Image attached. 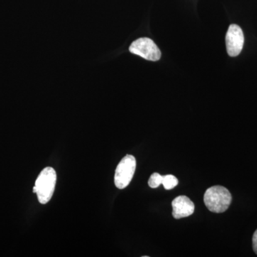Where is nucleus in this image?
Here are the masks:
<instances>
[{"label":"nucleus","mask_w":257,"mask_h":257,"mask_svg":"<svg viewBox=\"0 0 257 257\" xmlns=\"http://www.w3.org/2000/svg\"><path fill=\"white\" fill-rule=\"evenodd\" d=\"M231 193L222 186H214L207 189L204 196L206 207L211 212L223 213L231 204Z\"/></svg>","instance_id":"1"},{"label":"nucleus","mask_w":257,"mask_h":257,"mask_svg":"<svg viewBox=\"0 0 257 257\" xmlns=\"http://www.w3.org/2000/svg\"><path fill=\"white\" fill-rule=\"evenodd\" d=\"M252 246L253 251L257 254V229L253 233L252 237Z\"/></svg>","instance_id":"9"},{"label":"nucleus","mask_w":257,"mask_h":257,"mask_svg":"<svg viewBox=\"0 0 257 257\" xmlns=\"http://www.w3.org/2000/svg\"><path fill=\"white\" fill-rule=\"evenodd\" d=\"M137 162L133 155H126L119 162L115 171L114 184L118 189H123L131 182L136 170Z\"/></svg>","instance_id":"3"},{"label":"nucleus","mask_w":257,"mask_h":257,"mask_svg":"<svg viewBox=\"0 0 257 257\" xmlns=\"http://www.w3.org/2000/svg\"><path fill=\"white\" fill-rule=\"evenodd\" d=\"M172 205L173 208L172 215L177 219L191 216L194 211V203L186 196L176 197L172 201Z\"/></svg>","instance_id":"6"},{"label":"nucleus","mask_w":257,"mask_h":257,"mask_svg":"<svg viewBox=\"0 0 257 257\" xmlns=\"http://www.w3.org/2000/svg\"><path fill=\"white\" fill-rule=\"evenodd\" d=\"M57 182V174L52 167H46L37 177L33 192L36 193L38 201L42 204H47L52 199Z\"/></svg>","instance_id":"2"},{"label":"nucleus","mask_w":257,"mask_h":257,"mask_svg":"<svg viewBox=\"0 0 257 257\" xmlns=\"http://www.w3.org/2000/svg\"><path fill=\"white\" fill-rule=\"evenodd\" d=\"M130 52L134 55L143 57L147 60L158 61L160 60L161 51L156 44L151 39L144 37L135 40L130 47Z\"/></svg>","instance_id":"4"},{"label":"nucleus","mask_w":257,"mask_h":257,"mask_svg":"<svg viewBox=\"0 0 257 257\" xmlns=\"http://www.w3.org/2000/svg\"><path fill=\"white\" fill-rule=\"evenodd\" d=\"M178 183V179L175 176L172 175L163 176L162 184L167 190H170V189L175 188Z\"/></svg>","instance_id":"7"},{"label":"nucleus","mask_w":257,"mask_h":257,"mask_svg":"<svg viewBox=\"0 0 257 257\" xmlns=\"http://www.w3.org/2000/svg\"><path fill=\"white\" fill-rule=\"evenodd\" d=\"M162 180H163V176L155 172V173L152 174L150 179H149V186L151 188H157V187H160L161 184H162Z\"/></svg>","instance_id":"8"},{"label":"nucleus","mask_w":257,"mask_h":257,"mask_svg":"<svg viewBox=\"0 0 257 257\" xmlns=\"http://www.w3.org/2000/svg\"><path fill=\"white\" fill-rule=\"evenodd\" d=\"M244 42L242 30L237 25H231L226 35V46L230 57H236L241 53Z\"/></svg>","instance_id":"5"}]
</instances>
